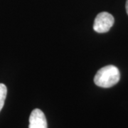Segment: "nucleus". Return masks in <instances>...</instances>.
<instances>
[{"label": "nucleus", "instance_id": "nucleus-3", "mask_svg": "<svg viewBox=\"0 0 128 128\" xmlns=\"http://www.w3.org/2000/svg\"><path fill=\"white\" fill-rule=\"evenodd\" d=\"M28 128H48L45 114L41 110L35 109L32 111L29 118Z\"/></svg>", "mask_w": 128, "mask_h": 128}, {"label": "nucleus", "instance_id": "nucleus-2", "mask_svg": "<svg viewBox=\"0 0 128 128\" xmlns=\"http://www.w3.org/2000/svg\"><path fill=\"white\" fill-rule=\"evenodd\" d=\"M114 17L108 12H101L96 16L93 29L98 33H106L110 30L114 24Z\"/></svg>", "mask_w": 128, "mask_h": 128}, {"label": "nucleus", "instance_id": "nucleus-1", "mask_svg": "<svg viewBox=\"0 0 128 128\" xmlns=\"http://www.w3.org/2000/svg\"><path fill=\"white\" fill-rule=\"evenodd\" d=\"M120 73L118 68L112 65H109L100 68L96 74L94 82L96 86L101 88L112 87L119 82Z\"/></svg>", "mask_w": 128, "mask_h": 128}, {"label": "nucleus", "instance_id": "nucleus-4", "mask_svg": "<svg viewBox=\"0 0 128 128\" xmlns=\"http://www.w3.org/2000/svg\"><path fill=\"white\" fill-rule=\"evenodd\" d=\"M7 94V88L4 84L0 83V111L3 108Z\"/></svg>", "mask_w": 128, "mask_h": 128}, {"label": "nucleus", "instance_id": "nucleus-5", "mask_svg": "<svg viewBox=\"0 0 128 128\" xmlns=\"http://www.w3.org/2000/svg\"><path fill=\"white\" fill-rule=\"evenodd\" d=\"M125 7H126V12H127V14H128V0H127V2H126V6H125Z\"/></svg>", "mask_w": 128, "mask_h": 128}]
</instances>
